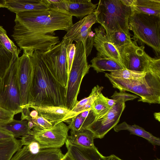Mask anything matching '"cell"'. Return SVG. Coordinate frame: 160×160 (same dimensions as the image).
Returning <instances> with one entry per match:
<instances>
[{
    "instance_id": "d6986e66",
    "label": "cell",
    "mask_w": 160,
    "mask_h": 160,
    "mask_svg": "<svg viewBox=\"0 0 160 160\" xmlns=\"http://www.w3.org/2000/svg\"><path fill=\"white\" fill-rule=\"evenodd\" d=\"M96 23H97V13L95 11L73 24L67 32L63 38L67 39L70 41H73V40L77 36Z\"/></svg>"
},
{
    "instance_id": "d590c367",
    "label": "cell",
    "mask_w": 160,
    "mask_h": 160,
    "mask_svg": "<svg viewBox=\"0 0 160 160\" xmlns=\"http://www.w3.org/2000/svg\"><path fill=\"white\" fill-rule=\"evenodd\" d=\"M111 98L115 100L121 99L125 102L128 101L133 100L139 97L136 95L129 94L125 92L120 91L118 92L115 91Z\"/></svg>"
},
{
    "instance_id": "b9f144b4",
    "label": "cell",
    "mask_w": 160,
    "mask_h": 160,
    "mask_svg": "<svg viewBox=\"0 0 160 160\" xmlns=\"http://www.w3.org/2000/svg\"><path fill=\"white\" fill-rule=\"evenodd\" d=\"M30 115L32 118H35L38 116V113L36 110H34L30 112Z\"/></svg>"
},
{
    "instance_id": "3957f363",
    "label": "cell",
    "mask_w": 160,
    "mask_h": 160,
    "mask_svg": "<svg viewBox=\"0 0 160 160\" xmlns=\"http://www.w3.org/2000/svg\"><path fill=\"white\" fill-rule=\"evenodd\" d=\"M105 76L114 88L120 91L130 92L140 96L139 102L149 104L160 103V72L150 69L143 77L133 79L114 78L107 73Z\"/></svg>"
},
{
    "instance_id": "7c38bea8",
    "label": "cell",
    "mask_w": 160,
    "mask_h": 160,
    "mask_svg": "<svg viewBox=\"0 0 160 160\" xmlns=\"http://www.w3.org/2000/svg\"><path fill=\"white\" fill-rule=\"evenodd\" d=\"M116 100V103L106 113L96 119L86 128L93 133L95 138H103L119 122L125 104L121 99Z\"/></svg>"
},
{
    "instance_id": "4dcf8cb0",
    "label": "cell",
    "mask_w": 160,
    "mask_h": 160,
    "mask_svg": "<svg viewBox=\"0 0 160 160\" xmlns=\"http://www.w3.org/2000/svg\"><path fill=\"white\" fill-rule=\"evenodd\" d=\"M146 73L134 71L124 68L112 71L108 73L111 76L115 78L125 79H133L143 77Z\"/></svg>"
},
{
    "instance_id": "7a4b0ae2",
    "label": "cell",
    "mask_w": 160,
    "mask_h": 160,
    "mask_svg": "<svg viewBox=\"0 0 160 160\" xmlns=\"http://www.w3.org/2000/svg\"><path fill=\"white\" fill-rule=\"evenodd\" d=\"M30 55L35 69L30 94V108L32 105L66 107V88L52 75L39 51H35Z\"/></svg>"
},
{
    "instance_id": "cb8c5ba5",
    "label": "cell",
    "mask_w": 160,
    "mask_h": 160,
    "mask_svg": "<svg viewBox=\"0 0 160 160\" xmlns=\"http://www.w3.org/2000/svg\"><path fill=\"white\" fill-rule=\"evenodd\" d=\"M132 11L160 16V0H134Z\"/></svg>"
},
{
    "instance_id": "4316f807",
    "label": "cell",
    "mask_w": 160,
    "mask_h": 160,
    "mask_svg": "<svg viewBox=\"0 0 160 160\" xmlns=\"http://www.w3.org/2000/svg\"><path fill=\"white\" fill-rule=\"evenodd\" d=\"M2 28L0 25V30ZM19 58V55L8 50L0 40V81L6 70L18 61Z\"/></svg>"
},
{
    "instance_id": "74e56055",
    "label": "cell",
    "mask_w": 160,
    "mask_h": 160,
    "mask_svg": "<svg viewBox=\"0 0 160 160\" xmlns=\"http://www.w3.org/2000/svg\"><path fill=\"white\" fill-rule=\"evenodd\" d=\"M14 138L11 133L0 128V142H6Z\"/></svg>"
},
{
    "instance_id": "d6a6232c",
    "label": "cell",
    "mask_w": 160,
    "mask_h": 160,
    "mask_svg": "<svg viewBox=\"0 0 160 160\" xmlns=\"http://www.w3.org/2000/svg\"><path fill=\"white\" fill-rule=\"evenodd\" d=\"M91 108L96 116V119L106 113L110 109L98 96L93 102Z\"/></svg>"
},
{
    "instance_id": "c3c4849f",
    "label": "cell",
    "mask_w": 160,
    "mask_h": 160,
    "mask_svg": "<svg viewBox=\"0 0 160 160\" xmlns=\"http://www.w3.org/2000/svg\"><path fill=\"white\" fill-rule=\"evenodd\" d=\"M154 160H157V159H154Z\"/></svg>"
},
{
    "instance_id": "bcb514c9",
    "label": "cell",
    "mask_w": 160,
    "mask_h": 160,
    "mask_svg": "<svg viewBox=\"0 0 160 160\" xmlns=\"http://www.w3.org/2000/svg\"><path fill=\"white\" fill-rule=\"evenodd\" d=\"M157 160H160L159 159V158H157Z\"/></svg>"
},
{
    "instance_id": "83f0119b",
    "label": "cell",
    "mask_w": 160,
    "mask_h": 160,
    "mask_svg": "<svg viewBox=\"0 0 160 160\" xmlns=\"http://www.w3.org/2000/svg\"><path fill=\"white\" fill-rule=\"evenodd\" d=\"M22 146L21 140L16 138L6 142H0V160H10Z\"/></svg>"
},
{
    "instance_id": "9a60e30c",
    "label": "cell",
    "mask_w": 160,
    "mask_h": 160,
    "mask_svg": "<svg viewBox=\"0 0 160 160\" xmlns=\"http://www.w3.org/2000/svg\"><path fill=\"white\" fill-rule=\"evenodd\" d=\"M64 155L60 148L42 149L33 153L24 145L17 151L10 160H61Z\"/></svg>"
},
{
    "instance_id": "ba28073f",
    "label": "cell",
    "mask_w": 160,
    "mask_h": 160,
    "mask_svg": "<svg viewBox=\"0 0 160 160\" xmlns=\"http://www.w3.org/2000/svg\"><path fill=\"white\" fill-rule=\"evenodd\" d=\"M18 61L6 70L0 81V107L15 115L22 110L17 77Z\"/></svg>"
},
{
    "instance_id": "52a82bcc",
    "label": "cell",
    "mask_w": 160,
    "mask_h": 160,
    "mask_svg": "<svg viewBox=\"0 0 160 160\" xmlns=\"http://www.w3.org/2000/svg\"><path fill=\"white\" fill-rule=\"evenodd\" d=\"M69 129L63 122L47 129L36 126L31 130L28 134L22 137L20 140L22 145L24 146L33 140L35 141L41 149L59 148L65 143Z\"/></svg>"
},
{
    "instance_id": "277c9868",
    "label": "cell",
    "mask_w": 160,
    "mask_h": 160,
    "mask_svg": "<svg viewBox=\"0 0 160 160\" xmlns=\"http://www.w3.org/2000/svg\"><path fill=\"white\" fill-rule=\"evenodd\" d=\"M97 23L106 32H123L131 36L128 28V19L132 8L125 5L122 0H100L95 10Z\"/></svg>"
},
{
    "instance_id": "44dd1931",
    "label": "cell",
    "mask_w": 160,
    "mask_h": 160,
    "mask_svg": "<svg viewBox=\"0 0 160 160\" xmlns=\"http://www.w3.org/2000/svg\"><path fill=\"white\" fill-rule=\"evenodd\" d=\"M96 118V116L91 108L77 115L68 120L67 123L69 124V129L79 131L86 129Z\"/></svg>"
},
{
    "instance_id": "f1b7e54d",
    "label": "cell",
    "mask_w": 160,
    "mask_h": 160,
    "mask_svg": "<svg viewBox=\"0 0 160 160\" xmlns=\"http://www.w3.org/2000/svg\"><path fill=\"white\" fill-rule=\"evenodd\" d=\"M106 32L111 43L118 50L126 46L132 44L133 42L132 41L130 36L123 32L115 31Z\"/></svg>"
},
{
    "instance_id": "ab89813d",
    "label": "cell",
    "mask_w": 160,
    "mask_h": 160,
    "mask_svg": "<svg viewBox=\"0 0 160 160\" xmlns=\"http://www.w3.org/2000/svg\"><path fill=\"white\" fill-rule=\"evenodd\" d=\"M26 146L29 150L33 153H37L41 149L38 143L34 140L31 141Z\"/></svg>"
},
{
    "instance_id": "5b68a950",
    "label": "cell",
    "mask_w": 160,
    "mask_h": 160,
    "mask_svg": "<svg viewBox=\"0 0 160 160\" xmlns=\"http://www.w3.org/2000/svg\"><path fill=\"white\" fill-rule=\"evenodd\" d=\"M128 28L133 33L132 39L151 47L159 56L160 16L132 11L128 19Z\"/></svg>"
},
{
    "instance_id": "f35d334b",
    "label": "cell",
    "mask_w": 160,
    "mask_h": 160,
    "mask_svg": "<svg viewBox=\"0 0 160 160\" xmlns=\"http://www.w3.org/2000/svg\"><path fill=\"white\" fill-rule=\"evenodd\" d=\"M99 97L109 108L113 106L117 102V101L113 99H109L104 96L102 92L98 95Z\"/></svg>"
},
{
    "instance_id": "ee69618b",
    "label": "cell",
    "mask_w": 160,
    "mask_h": 160,
    "mask_svg": "<svg viewBox=\"0 0 160 160\" xmlns=\"http://www.w3.org/2000/svg\"><path fill=\"white\" fill-rule=\"evenodd\" d=\"M6 8V0H0V8Z\"/></svg>"
},
{
    "instance_id": "8d00e7d4",
    "label": "cell",
    "mask_w": 160,
    "mask_h": 160,
    "mask_svg": "<svg viewBox=\"0 0 160 160\" xmlns=\"http://www.w3.org/2000/svg\"><path fill=\"white\" fill-rule=\"evenodd\" d=\"M31 119L35 127L37 126L44 129H47L54 126L46 119L39 116L36 118H31Z\"/></svg>"
},
{
    "instance_id": "2e32d148",
    "label": "cell",
    "mask_w": 160,
    "mask_h": 160,
    "mask_svg": "<svg viewBox=\"0 0 160 160\" xmlns=\"http://www.w3.org/2000/svg\"><path fill=\"white\" fill-rule=\"evenodd\" d=\"M67 152L74 160H106L95 146L87 148L71 143L67 139L65 142Z\"/></svg>"
},
{
    "instance_id": "836d02e7",
    "label": "cell",
    "mask_w": 160,
    "mask_h": 160,
    "mask_svg": "<svg viewBox=\"0 0 160 160\" xmlns=\"http://www.w3.org/2000/svg\"><path fill=\"white\" fill-rule=\"evenodd\" d=\"M76 50L75 44L71 43L68 44L66 48V57L67 69L68 75L73 62Z\"/></svg>"
},
{
    "instance_id": "60d3db41",
    "label": "cell",
    "mask_w": 160,
    "mask_h": 160,
    "mask_svg": "<svg viewBox=\"0 0 160 160\" xmlns=\"http://www.w3.org/2000/svg\"><path fill=\"white\" fill-rule=\"evenodd\" d=\"M106 160H122L116 155L112 154L106 157Z\"/></svg>"
},
{
    "instance_id": "484cf974",
    "label": "cell",
    "mask_w": 160,
    "mask_h": 160,
    "mask_svg": "<svg viewBox=\"0 0 160 160\" xmlns=\"http://www.w3.org/2000/svg\"><path fill=\"white\" fill-rule=\"evenodd\" d=\"M11 133L15 138L28 134L30 130L27 120H17L13 119L11 121L0 127Z\"/></svg>"
},
{
    "instance_id": "30bf717a",
    "label": "cell",
    "mask_w": 160,
    "mask_h": 160,
    "mask_svg": "<svg viewBox=\"0 0 160 160\" xmlns=\"http://www.w3.org/2000/svg\"><path fill=\"white\" fill-rule=\"evenodd\" d=\"M35 65L30 54L23 51L19 57L17 77L22 109L30 108V94L33 78Z\"/></svg>"
},
{
    "instance_id": "8992f818",
    "label": "cell",
    "mask_w": 160,
    "mask_h": 160,
    "mask_svg": "<svg viewBox=\"0 0 160 160\" xmlns=\"http://www.w3.org/2000/svg\"><path fill=\"white\" fill-rule=\"evenodd\" d=\"M75 47L74 57L66 88V107L70 110L78 101L77 97L82 80L91 68V65L88 63L82 42L76 43Z\"/></svg>"
},
{
    "instance_id": "9c48e42d",
    "label": "cell",
    "mask_w": 160,
    "mask_h": 160,
    "mask_svg": "<svg viewBox=\"0 0 160 160\" xmlns=\"http://www.w3.org/2000/svg\"><path fill=\"white\" fill-rule=\"evenodd\" d=\"M72 42L67 39L63 38L61 42L48 51H39L43 61L52 75L66 88L68 78L66 48L68 44Z\"/></svg>"
},
{
    "instance_id": "e0dca14e",
    "label": "cell",
    "mask_w": 160,
    "mask_h": 160,
    "mask_svg": "<svg viewBox=\"0 0 160 160\" xmlns=\"http://www.w3.org/2000/svg\"><path fill=\"white\" fill-rule=\"evenodd\" d=\"M30 108L36 110L38 116L44 118L53 125L64 122L65 118L71 111L66 107L60 106L32 105Z\"/></svg>"
},
{
    "instance_id": "4fadbf2b",
    "label": "cell",
    "mask_w": 160,
    "mask_h": 160,
    "mask_svg": "<svg viewBox=\"0 0 160 160\" xmlns=\"http://www.w3.org/2000/svg\"><path fill=\"white\" fill-rule=\"evenodd\" d=\"M97 6L90 0H59L53 4V7L81 19L94 12Z\"/></svg>"
},
{
    "instance_id": "1f68e13d",
    "label": "cell",
    "mask_w": 160,
    "mask_h": 160,
    "mask_svg": "<svg viewBox=\"0 0 160 160\" xmlns=\"http://www.w3.org/2000/svg\"><path fill=\"white\" fill-rule=\"evenodd\" d=\"M0 40L8 50L13 53L19 55L21 50L18 48L8 38L6 30L3 27L0 30Z\"/></svg>"
},
{
    "instance_id": "5bb4252c",
    "label": "cell",
    "mask_w": 160,
    "mask_h": 160,
    "mask_svg": "<svg viewBox=\"0 0 160 160\" xmlns=\"http://www.w3.org/2000/svg\"><path fill=\"white\" fill-rule=\"evenodd\" d=\"M94 31L93 46L98 51L97 55L112 59L123 67L118 51L109 39L104 28L100 25Z\"/></svg>"
},
{
    "instance_id": "6da1fadb",
    "label": "cell",
    "mask_w": 160,
    "mask_h": 160,
    "mask_svg": "<svg viewBox=\"0 0 160 160\" xmlns=\"http://www.w3.org/2000/svg\"><path fill=\"white\" fill-rule=\"evenodd\" d=\"M14 22L11 36L20 49L29 54L49 50L60 42L55 32H67L73 24L67 12L52 9L16 13Z\"/></svg>"
},
{
    "instance_id": "8fae6325",
    "label": "cell",
    "mask_w": 160,
    "mask_h": 160,
    "mask_svg": "<svg viewBox=\"0 0 160 160\" xmlns=\"http://www.w3.org/2000/svg\"><path fill=\"white\" fill-rule=\"evenodd\" d=\"M125 68L134 71L146 72L150 70L152 58L144 51L142 45L138 46L136 42L118 50Z\"/></svg>"
},
{
    "instance_id": "f546056e",
    "label": "cell",
    "mask_w": 160,
    "mask_h": 160,
    "mask_svg": "<svg viewBox=\"0 0 160 160\" xmlns=\"http://www.w3.org/2000/svg\"><path fill=\"white\" fill-rule=\"evenodd\" d=\"M92 27L80 34L73 40L76 43L82 42L87 57L90 54L93 46L95 33L92 31Z\"/></svg>"
},
{
    "instance_id": "7dc6e473",
    "label": "cell",
    "mask_w": 160,
    "mask_h": 160,
    "mask_svg": "<svg viewBox=\"0 0 160 160\" xmlns=\"http://www.w3.org/2000/svg\"><path fill=\"white\" fill-rule=\"evenodd\" d=\"M61 160H64V159L62 158L61 159Z\"/></svg>"
},
{
    "instance_id": "7402d4cb",
    "label": "cell",
    "mask_w": 160,
    "mask_h": 160,
    "mask_svg": "<svg viewBox=\"0 0 160 160\" xmlns=\"http://www.w3.org/2000/svg\"><path fill=\"white\" fill-rule=\"evenodd\" d=\"M113 128L116 132L121 130H127L130 132V134H134L142 137L146 139L152 145H160V139L159 138L154 136L143 128L136 124L130 125L126 122H123L119 124H117Z\"/></svg>"
},
{
    "instance_id": "ffe728a7",
    "label": "cell",
    "mask_w": 160,
    "mask_h": 160,
    "mask_svg": "<svg viewBox=\"0 0 160 160\" xmlns=\"http://www.w3.org/2000/svg\"><path fill=\"white\" fill-rule=\"evenodd\" d=\"M103 88L97 85L92 89L89 95L81 100L78 101L68 114L65 118L64 122L67 121L81 112L91 108L94 101L98 98L99 94Z\"/></svg>"
},
{
    "instance_id": "7bdbcfd3",
    "label": "cell",
    "mask_w": 160,
    "mask_h": 160,
    "mask_svg": "<svg viewBox=\"0 0 160 160\" xmlns=\"http://www.w3.org/2000/svg\"><path fill=\"white\" fill-rule=\"evenodd\" d=\"M62 158L64 160H74L68 152L64 155Z\"/></svg>"
},
{
    "instance_id": "e575fe53",
    "label": "cell",
    "mask_w": 160,
    "mask_h": 160,
    "mask_svg": "<svg viewBox=\"0 0 160 160\" xmlns=\"http://www.w3.org/2000/svg\"><path fill=\"white\" fill-rule=\"evenodd\" d=\"M14 112L0 107V127L14 119Z\"/></svg>"
},
{
    "instance_id": "603a6c76",
    "label": "cell",
    "mask_w": 160,
    "mask_h": 160,
    "mask_svg": "<svg viewBox=\"0 0 160 160\" xmlns=\"http://www.w3.org/2000/svg\"><path fill=\"white\" fill-rule=\"evenodd\" d=\"M95 138L93 133L87 129L79 131L71 130L70 135L67 139L72 144L87 148H92L95 146L93 140Z\"/></svg>"
},
{
    "instance_id": "f6af8a7d",
    "label": "cell",
    "mask_w": 160,
    "mask_h": 160,
    "mask_svg": "<svg viewBox=\"0 0 160 160\" xmlns=\"http://www.w3.org/2000/svg\"><path fill=\"white\" fill-rule=\"evenodd\" d=\"M154 116L155 119L158 121V122H160V112H155L154 113Z\"/></svg>"
},
{
    "instance_id": "ac0fdd59",
    "label": "cell",
    "mask_w": 160,
    "mask_h": 160,
    "mask_svg": "<svg viewBox=\"0 0 160 160\" xmlns=\"http://www.w3.org/2000/svg\"><path fill=\"white\" fill-rule=\"evenodd\" d=\"M6 8L16 14L35 10H49L42 0H6Z\"/></svg>"
},
{
    "instance_id": "d4e9b609",
    "label": "cell",
    "mask_w": 160,
    "mask_h": 160,
    "mask_svg": "<svg viewBox=\"0 0 160 160\" xmlns=\"http://www.w3.org/2000/svg\"><path fill=\"white\" fill-rule=\"evenodd\" d=\"M91 67L97 73L108 71L110 72L124 69L120 64L108 58L97 56L91 60Z\"/></svg>"
}]
</instances>
